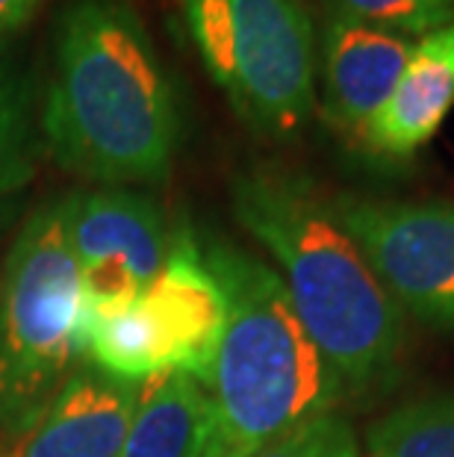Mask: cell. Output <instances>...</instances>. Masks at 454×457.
<instances>
[{"mask_svg": "<svg viewBox=\"0 0 454 457\" xmlns=\"http://www.w3.org/2000/svg\"><path fill=\"white\" fill-rule=\"evenodd\" d=\"M366 457H454V393L395 407L369 428Z\"/></svg>", "mask_w": 454, "mask_h": 457, "instance_id": "14", "label": "cell"}, {"mask_svg": "<svg viewBox=\"0 0 454 457\" xmlns=\"http://www.w3.org/2000/svg\"><path fill=\"white\" fill-rule=\"evenodd\" d=\"M38 6H42V0H0V42L21 30Z\"/></svg>", "mask_w": 454, "mask_h": 457, "instance_id": "17", "label": "cell"}, {"mask_svg": "<svg viewBox=\"0 0 454 457\" xmlns=\"http://www.w3.org/2000/svg\"><path fill=\"white\" fill-rule=\"evenodd\" d=\"M413 38L331 12L322 30L325 115L360 142L375 112L392 95L413 54Z\"/></svg>", "mask_w": 454, "mask_h": 457, "instance_id": "10", "label": "cell"}, {"mask_svg": "<svg viewBox=\"0 0 454 457\" xmlns=\"http://www.w3.org/2000/svg\"><path fill=\"white\" fill-rule=\"evenodd\" d=\"M254 457H363V452L351 422L340 413H325L277 436Z\"/></svg>", "mask_w": 454, "mask_h": 457, "instance_id": "16", "label": "cell"}, {"mask_svg": "<svg viewBox=\"0 0 454 457\" xmlns=\"http://www.w3.org/2000/svg\"><path fill=\"white\" fill-rule=\"evenodd\" d=\"M119 457H219V422L207 386L186 372L142 381Z\"/></svg>", "mask_w": 454, "mask_h": 457, "instance_id": "12", "label": "cell"}, {"mask_svg": "<svg viewBox=\"0 0 454 457\" xmlns=\"http://www.w3.org/2000/svg\"><path fill=\"white\" fill-rule=\"evenodd\" d=\"M212 83L248 128L293 139L316 110V45L304 0H180Z\"/></svg>", "mask_w": 454, "mask_h": 457, "instance_id": "6", "label": "cell"}, {"mask_svg": "<svg viewBox=\"0 0 454 457\" xmlns=\"http://www.w3.org/2000/svg\"><path fill=\"white\" fill-rule=\"evenodd\" d=\"M334 210L401 313L454 328L451 204L343 195Z\"/></svg>", "mask_w": 454, "mask_h": 457, "instance_id": "7", "label": "cell"}, {"mask_svg": "<svg viewBox=\"0 0 454 457\" xmlns=\"http://www.w3.org/2000/svg\"><path fill=\"white\" fill-rule=\"evenodd\" d=\"M225 328V289L207 266L201 237L180 219L166 266L142 293L83 304L80 357L121 381L186 372L207 386Z\"/></svg>", "mask_w": 454, "mask_h": 457, "instance_id": "5", "label": "cell"}, {"mask_svg": "<svg viewBox=\"0 0 454 457\" xmlns=\"http://www.w3.org/2000/svg\"><path fill=\"white\" fill-rule=\"evenodd\" d=\"M454 106V21L422 36L392 95L363 130L360 145L381 160H410Z\"/></svg>", "mask_w": 454, "mask_h": 457, "instance_id": "11", "label": "cell"}, {"mask_svg": "<svg viewBox=\"0 0 454 457\" xmlns=\"http://www.w3.org/2000/svg\"><path fill=\"white\" fill-rule=\"evenodd\" d=\"M230 204L277 262L293 307L345 393H381L399 381L408 328L343 228L334 198L298 171L257 165L234 178Z\"/></svg>", "mask_w": 454, "mask_h": 457, "instance_id": "2", "label": "cell"}, {"mask_svg": "<svg viewBox=\"0 0 454 457\" xmlns=\"http://www.w3.org/2000/svg\"><path fill=\"white\" fill-rule=\"evenodd\" d=\"M42 154L45 133L36 77L18 56L0 54V201L36 178Z\"/></svg>", "mask_w": 454, "mask_h": 457, "instance_id": "13", "label": "cell"}, {"mask_svg": "<svg viewBox=\"0 0 454 457\" xmlns=\"http://www.w3.org/2000/svg\"><path fill=\"white\" fill-rule=\"evenodd\" d=\"M327 4L334 6V12L408 38H422L454 21V4L449 0H327Z\"/></svg>", "mask_w": 454, "mask_h": 457, "instance_id": "15", "label": "cell"}, {"mask_svg": "<svg viewBox=\"0 0 454 457\" xmlns=\"http://www.w3.org/2000/svg\"><path fill=\"white\" fill-rule=\"evenodd\" d=\"M227 301L207 390L219 422V457H254L277 436L334 413L345 384L298 319L280 275L227 239H201Z\"/></svg>", "mask_w": 454, "mask_h": 457, "instance_id": "3", "label": "cell"}, {"mask_svg": "<svg viewBox=\"0 0 454 457\" xmlns=\"http://www.w3.org/2000/svg\"><path fill=\"white\" fill-rule=\"evenodd\" d=\"M449 4H454V0H449Z\"/></svg>", "mask_w": 454, "mask_h": 457, "instance_id": "18", "label": "cell"}, {"mask_svg": "<svg viewBox=\"0 0 454 457\" xmlns=\"http://www.w3.org/2000/svg\"><path fill=\"white\" fill-rule=\"evenodd\" d=\"M136 398L139 384L77 369L30 422L9 431L0 457H119Z\"/></svg>", "mask_w": 454, "mask_h": 457, "instance_id": "9", "label": "cell"}, {"mask_svg": "<svg viewBox=\"0 0 454 457\" xmlns=\"http://www.w3.org/2000/svg\"><path fill=\"white\" fill-rule=\"evenodd\" d=\"M80 271L62 198L30 212L0 269V428L30 422L80 357Z\"/></svg>", "mask_w": 454, "mask_h": 457, "instance_id": "4", "label": "cell"}, {"mask_svg": "<svg viewBox=\"0 0 454 457\" xmlns=\"http://www.w3.org/2000/svg\"><path fill=\"white\" fill-rule=\"evenodd\" d=\"M62 210L86 307L133 298L166 266L175 228L151 195L101 187L65 195Z\"/></svg>", "mask_w": 454, "mask_h": 457, "instance_id": "8", "label": "cell"}, {"mask_svg": "<svg viewBox=\"0 0 454 457\" xmlns=\"http://www.w3.org/2000/svg\"><path fill=\"white\" fill-rule=\"evenodd\" d=\"M180 128L175 83L133 0H65L42 98L56 165L103 187L162 183Z\"/></svg>", "mask_w": 454, "mask_h": 457, "instance_id": "1", "label": "cell"}]
</instances>
